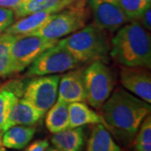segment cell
I'll return each instance as SVG.
<instances>
[{
	"label": "cell",
	"instance_id": "1",
	"mask_svg": "<svg viewBox=\"0 0 151 151\" xmlns=\"http://www.w3.org/2000/svg\"><path fill=\"white\" fill-rule=\"evenodd\" d=\"M102 117L107 129L124 142L134 139L141 123L150 113V103L127 90L117 88L103 103Z\"/></svg>",
	"mask_w": 151,
	"mask_h": 151
},
{
	"label": "cell",
	"instance_id": "2",
	"mask_svg": "<svg viewBox=\"0 0 151 151\" xmlns=\"http://www.w3.org/2000/svg\"><path fill=\"white\" fill-rule=\"evenodd\" d=\"M109 55L128 67H151V38L137 19L117 30L111 40Z\"/></svg>",
	"mask_w": 151,
	"mask_h": 151
},
{
	"label": "cell",
	"instance_id": "3",
	"mask_svg": "<svg viewBox=\"0 0 151 151\" xmlns=\"http://www.w3.org/2000/svg\"><path fill=\"white\" fill-rule=\"evenodd\" d=\"M59 42L80 63L108 60L110 42L106 31L94 24H86L81 29L70 34Z\"/></svg>",
	"mask_w": 151,
	"mask_h": 151
},
{
	"label": "cell",
	"instance_id": "4",
	"mask_svg": "<svg viewBox=\"0 0 151 151\" xmlns=\"http://www.w3.org/2000/svg\"><path fill=\"white\" fill-rule=\"evenodd\" d=\"M85 4H77L55 13L43 27L32 34L49 40H59L60 38L81 29L86 24L89 14Z\"/></svg>",
	"mask_w": 151,
	"mask_h": 151
},
{
	"label": "cell",
	"instance_id": "5",
	"mask_svg": "<svg viewBox=\"0 0 151 151\" xmlns=\"http://www.w3.org/2000/svg\"><path fill=\"white\" fill-rule=\"evenodd\" d=\"M35 34L14 35L11 45V72L19 73L32 64L45 50L57 43Z\"/></svg>",
	"mask_w": 151,
	"mask_h": 151
},
{
	"label": "cell",
	"instance_id": "6",
	"mask_svg": "<svg viewBox=\"0 0 151 151\" xmlns=\"http://www.w3.org/2000/svg\"><path fill=\"white\" fill-rule=\"evenodd\" d=\"M86 101L99 109L113 91L112 71L104 62L93 61L84 69Z\"/></svg>",
	"mask_w": 151,
	"mask_h": 151
},
{
	"label": "cell",
	"instance_id": "7",
	"mask_svg": "<svg viewBox=\"0 0 151 151\" xmlns=\"http://www.w3.org/2000/svg\"><path fill=\"white\" fill-rule=\"evenodd\" d=\"M80 64L58 40L57 43L45 50L28 67L26 76L55 75L77 68Z\"/></svg>",
	"mask_w": 151,
	"mask_h": 151
},
{
	"label": "cell",
	"instance_id": "8",
	"mask_svg": "<svg viewBox=\"0 0 151 151\" xmlns=\"http://www.w3.org/2000/svg\"><path fill=\"white\" fill-rule=\"evenodd\" d=\"M60 77L57 74L34 77L24 86L23 97L45 115L57 99Z\"/></svg>",
	"mask_w": 151,
	"mask_h": 151
},
{
	"label": "cell",
	"instance_id": "9",
	"mask_svg": "<svg viewBox=\"0 0 151 151\" xmlns=\"http://www.w3.org/2000/svg\"><path fill=\"white\" fill-rule=\"evenodd\" d=\"M94 24L108 32H116L131 21L113 0H88Z\"/></svg>",
	"mask_w": 151,
	"mask_h": 151
},
{
	"label": "cell",
	"instance_id": "10",
	"mask_svg": "<svg viewBox=\"0 0 151 151\" xmlns=\"http://www.w3.org/2000/svg\"><path fill=\"white\" fill-rule=\"evenodd\" d=\"M144 67L124 66L120 71V81L125 90L136 97L151 103V76Z\"/></svg>",
	"mask_w": 151,
	"mask_h": 151
},
{
	"label": "cell",
	"instance_id": "11",
	"mask_svg": "<svg viewBox=\"0 0 151 151\" xmlns=\"http://www.w3.org/2000/svg\"><path fill=\"white\" fill-rule=\"evenodd\" d=\"M57 99L67 104L86 101L84 68L72 69L60 77Z\"/></svg>",
	"mask_w": 151,
	"mask_h": 151
},
{
	"label": "cell",
	"instance_id": "12",
	"mask_svg": "<svg viewBox=\"0 0 151 151\" xmlns=\"http://www.w3.org/2000/svg\"><path fill=\"white\" fill-rule=\"evenodd\" d=\"M44 116L43 113L38 111L23 96L17 97L7 120L5 131L17 125L35 126L43 119Z\"/></svg>",
	"mask_w": 151,
	"mask_h": 151
},
{
	"label": "cell",
	"instance_id": "13",
	"mask_svg": "<svg viewBox=\"0 0 151 151\" xmlns=\"http://www.w3.org/2000/svg\"><path fill=\"white\" fill-rule=\"evenodd\" d=\"M77 4H86L77 0H28L27 2L14 11V17L20 19L33 13L48 12L51 14L58 13L60 11L76 5Z\"/></svg>",
	"mask_w": 151,
	"mask_h": 151
},
{
	"label": "cell",
	"instance_id": "14",
	"mask_svg": "<svg viewBox=\"0 0 151 151\" xmlns=\"http://www.w3.org/2000/svg\"><path fill=\"white\" fill-rule=\"evenodd\" d=\"M24 84L20 81H9L0 87V145L1 138L5 132V126L12 106L17 97H22Z\"/></svg>",
	"mask_w": 151,
	"mask_h": 151
},
{
	"label": "cell",
	"instance_id": "15",
	"mask_svg": "<svg viewBox=\"0 0 151 151\" xmlns=\"http://www.w3.org/2000/svg\"><path fill=\"white\" fill-rule=\"evenodd\" d=\"M85 130L83 126L69 128L54 134L51 144L60 151H82L85 145Z\"/></svg>",
	"mask_w": 151,
	"mask_h": 151
},
{
	"label": "cell",
	"instance_id": "16",
	"mask_svg": "<svg viewBox=\"0 0 151 151\" xmlns=\"http://www.w3.org/2000/svg\"><path fill=\"white\" fill-rule=\"evenodd\" d=\"M70 128L85 126L86 124H107L101 114L90 108L84 102H76L68 104Z\"/></svg>",
	"mask_w": 151,
	"mask_h": 151
},
{
	"label": "cell",
	"instance_id": "17",
	"mask_svg": "<svg viewBox=\"0 0 151 151\" xmlns=\"http://www.w3.org/2000/svg\"><path fill=\"white\" fill-rule=\"evenodd\" d=\"M53 14L48 12H37L28 14L14 22L4 32L13 35L32 34L43 27Z\"/></svg>",
	"mask_w": 151,
	"mask_h": 151
},
{
	"label": "cell",
	"instance_id": "18",
	"mask_svg": "<svg viewBox=\"0 0 151 151\" xmlns=\"http://www.w3.org/2000/svg\"><path fill=\"white\" fill-rule=\"evenodd\" d=\"M35 131L34 126L17 125L11 127L2 135V146L11 150L24 149L33 139Z\"/></svg>",
	"mask_w": 151,
	"mask_h": 151
},
{
	"label": "cell",
	"instance_id": "19",
	"mask_svg": "<svg viewBox=\"0 0 151 151\" xmlns=\"http://www.w3.org/2000/svg\"><path fill=\"white\" fill-rule=\"evenodd\" d=\"M86 151H123L103 124H94L87 140Z\"/></svg>",
	"mask_w": 151,
	"mask_h": 151
},
{
	"label": "cell",
	"instance_id": "20",
	"mask_svg": "<svg viewBox=\"0 0 151 151\" xmlns=\"http://www.w3.org/2000/svg\"><path fill=\"white\" fill-rule=\"evenodd\" d=\"M45 114V126L51 134H57L70 128L67 103L56 99Z\"/></svg>",
	"mask_w": 151,
	"mask_h": 151
},
{
	"label": "cell",
	"instance_id": "21",
	"mask_svg": "<svg viewBox=\"0 0 151 151\" xmlns=\"http://www.w3.org/2000/svg\"><path fill=\"white\" fill-rule=\"evenodd\" d=\"M14 35L0 34V76L11 75V45Z\"/></svg>",
	"mask_w": 151,
	"mask_h": 151
},
{
	"label": "cell",
	"instance_id": "22",
	"mask_svg": "<svg viewBox=\"0 0 151 151\" xmlns=\"http://www.w3.org/2000/svg\"><path fill=\"white\" fill-rule=\"evenodd\" d=\"M135 136L134 151H151V117L150 114L141 123Z\"/></svg>",
	"mask_w": 151,
	"mask_h": 151
},
{
	"label": "cell",
	"instance_id": "23",
	"mask_svg": "<svg viewBox=\"0 0 151 151\" xmlns=\"http://www.w3.org/2000/svg\"><path fill=\"white\" fill-rule=\"evenodd\" d=\"M131 20L138 19L148 6L151 5L146 0H113Z\"/></svg>",
	"mask_w": 151,
	"mask_h": 151
},
{
	"label": "cell",
	"instance_id": "24",
	"mask_svg": "<svg viewBox=\"0 0 151 151\" xmlns=\"http://www.w3.org/2000/svg\"><path fill=\"white\" fill-rule=\"evenodd\" d=\"M14 11L0 7V34L4 33L14 22Z\"/></svg>",
	"mask_w": 151,
	"mask_h": 151
},
{
	"label": "cell",
	"instance_id": "25",
	"mask_svg": "<svg viewBox=\"0 0 151 151\" xmlns=\"http://www.w3.org/2000/svg\"><path fill=\"white\" fill-rule=\"evenodd\" d=\"M140 23V24L146 30L150 31L151 29V5L148 6L144 12L137 19Z\"/></svg>",
	"mask_w": 151,
	"mask_h": 151
},
{
	"label": "cell",
	"instance_id": "26",
	"mask_svg": "<svg viewBox=\"0 0 151 151\" xmlns=\"http://www.w3.org/2000/svg\"><path fill=\"white\" fill-rule=\"evenodd\" d=\"M49 147L47 139H38L25 147L24 151H45Z\"/></svg>",
	"mask_w": 151,
	"mask_h": 151
},
{
	"label": "cell",
	"instance_id": "27",
	"mask_svg": "<svg viewBox=\"0 0 151 151\" xmlns=\"http://www.w3.org/2000/svg\"><path fill=\"white\" fill-rule=\"evenodd\" d=\"M28 0H0V7L15 11L23 6Z\"/></svg>",
	"mask_w": 151,
	"mask_h": 151
},
{
	"label": "cell",
	"instance_id": "28",
	"mask_svg": "<svg viewBox=\"0 0 151 151\" xmlns=\"http://www.w3.org/2000/svg\"><path fill=\"white\" fill-rule=\"evenodd\" d=\"M45 151H60L58 149H56L55 147H48L47 149H46V150Z\"/></svg>",
	"mask_w": 151,
	"mask_h": 151
},
{
	"label": "cell",
	"instance_id": "29",
	"mask_svg": "<svg viewBox=\"0 0 151 151\" xmlns=\"http://www.w3.org/2000/svg\"><path fill=\"white\" fill-rule=\"evenodd\" d=\"M0 151H8L6 150V148H4V146L0 145Z\"/></svg>",
	"mask_w": 151,
	"mask_h": 151
},
{
	"label": "cell",
	"instance_id": "30",
	"mask_svg": "<svg viewBox=\"0 0 151 151\" xmlns=\"http://www.w3.org/2000/svg\"><path fill=\"white\" fill-rule=\"evenodd\" d=\"M77 1H79V2H84V3H86V1H88V0H77Z\"/></svg>",
	"mask_w": 151,
	"mask_h": 151
},
{
	"label": "cell",
	"instance_id": "31",
	"mask_svg": "<svg viewBox=\"0 0 151 151\" xmlns=\"http://www.w3.org/2000/svg\"><path fill=\"white\" fill-rule=\"evenodd\" d=\"M146 1H147V2H148L149 4H151V0H146Z\"/></svg>",
	"mask_w": 151,
	"mask_h": 151
}]
</instances>
